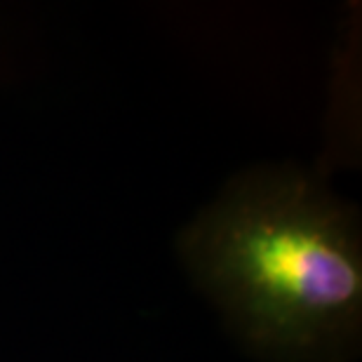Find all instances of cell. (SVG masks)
I'll use <instances>...</instances> for the list:
<instances>
[{
    "label": "cell",
    "mask_w": 362,
    "mask_h": 362,
    "mask_svg": "<svg viewBox=\"0 0 362 362\" xmlns=\"http://www.w3.org/2000/svg\"><path fill=\"white\" fill-rule=\"evenodd\" d=\"M181 252L262 356L325 362L351 349L362 308L356 221L310 177H243L186 230Z\"/></svg>",
    "instance_id": "obj_1"
}]
</instances>
